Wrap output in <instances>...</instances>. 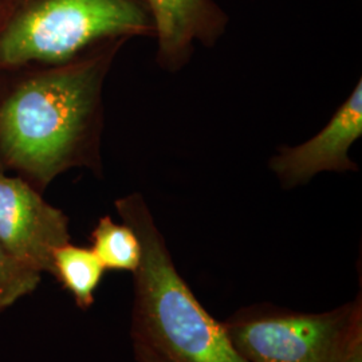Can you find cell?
I'll return each mask as SVG.
<instances>
[{"label": "cell", "mask_w": 362, "mask_h": 362, "mask_svg": "<svg viewBox=\"0 0 362 362\" xmlns=\"http://www.w3.org/2000/svg\"><path fill=\"white\" fill-rule=\"evenodd\" d=\"M105 272L104 264L91 248L69 242L54 251L50 274L71 294L81 310L93 306Z\"/></svg>", "instance_id": "ba28073f"}, {"label": "cell", "mask_w": 362, "mask_h": 362, "mask_svg": "<svg viewBox=\"0 0 362 362\" xmlns=\"http://www.w3.org/2000/svg\"><path fill=\"white\" fill-rule=\"evenodd\" d=\"M116 208L141 245V262L133 274V342L165 362H246L223 322L209 315L177 272L143 194L118 199Z\"/></svg>", "instance_id": "7a4b0ae2"}, {"label": "cell", "mask_w": 362, "mask_h": 362, "mask_svg": "<svg viewBox=\"0 0 362 362\" xmlns=\"http://www.w3.org/2000/svg\"><path fill=\"white\" fill-rule=\"evenodd\" d=\"M69 242L65 212L25 179L0 173V243L6 250L27 267L50 274L54 251Z\"/></svg>", "instance_id": "5b68a950"}, {"label": "cell", "mask_w": 362, "mask_h": 362, "mask_svg": "<svg viewBox=\"0 0 362 362\" xmlns=\"http://www.w3.org/2000/svg\"><path fill=\"white\" fill-rule=\"evenodd\" d=\"M42 274L23 264L0 243V313L33 293Z\"/></svg>", "instance_id": "30bf717a"}, {"label": "cell", "mask_w": 362, "mask_h": 362, "mask_svg": "<svg viewBox=\"0 0 362 362\" xmlns=\"http://www.w3.org/2000/svg\"><path fill=\"white\" fill-rule=\"evenodd\" d=\"M124 40L21 83L0 106V160L38 188L90 164L101 124V93ZM28 181V182H30Z\"/></svg>", "instance_id": "6da1fadb"}, {"label": "cell", "mask_w": 362, "mask_h": 362, "mask_svg": "<svg viewBox=\"0 0 362 362\" xmlns=\"http://www.w3.org/2000/svg\"><path fill=\"white\" fill-rule=\"evenodd\" d=\"M91 250L106 270L134 274L141 262L139 236L127 223H116L110 216L97 221L90 235Z\"/></svg>", "instance_id": "9c48e42d"}, {"label": "cell", "mask_w": 362, "mask_h": 362, "mask_svg": "<svg viewBox=\"0 0 362 362\" xmlns=\"http://www.w3.org/2000/svg\"><path fill=\"white\" fill-rule=\"evenodd\" d=\"M133 349L137 362H165L153 350L149 349L140 342H133Z\"/></svg>", "instance_id": "8fae6325"}, {"label": "cell", "mask_w": 362, "mask_h": 362, "mask_svg": "<svg viewBox=\"0 0 362 362\" xmlns=\"http://www.w3.org/2000/svg\"><path fill=\"white\" fill-rule=\"evenodd\" d=\"M155 37L145 0H37L0 35V66L65 65L103 42Z\"/></svg>", "instance_id": "3957f363"}, {"label": "cell", "mask_w": 362, "mask_h": 362, "mask_svg": "<svg viewBox=\"0 0 362 362\" xmlns=\"http://www.w3.org/2000/svg\"><path fill=\"white\" fill-rule=\"evenodd\" d=\"M157 38V62L179 71L189 61L194 43L214 46L224 34L228 16L214 0H145Z\"/></svg>", "instance_id": "52a82bcc"}, {"label": "cell", "mask_w": 362, "mask_h": 362, "mask_svg": "<svg viewBox=\"0 0 362 362\" xmlns=\"http://www.w3.org/2000/svg\"><path fill=\"white\" fill-rule=\"evenodd\" d=\"M223 326L246 362H345L362 334L361 298L310 314L274 306L247 308Z\"/></svg>", "instance_id": "277c9868"}, {"label": "cell", "mask_w": 362, "mask_h": 362, "mask_svg": "<svg viewBox=\"0 0 362 362\" xmlns=\"http://www.w3.org/2000/svg\"><path fill=\"white\" fill-rule=\"evenodd\" d=\"M345 362H362V334L354 339Z\"/></svg>", "instance_id": "7c38bea8"}, {"label": "cell", "mask_w": 362, "mask_h": 362, "mask_svg": "<svg viewBox=\"0 0 362 362\" xmlns=\"http://www.w3.org/2000/svg\"><path fill=\"white\" fill-rule=\"evenodd\" d=\"M362 136V79L324 129L296 146H279L270 169L285 189L303 185L322 172H356L351 145Z\"/></svg>", "instance_id": "8992f818"}]
</instances>
